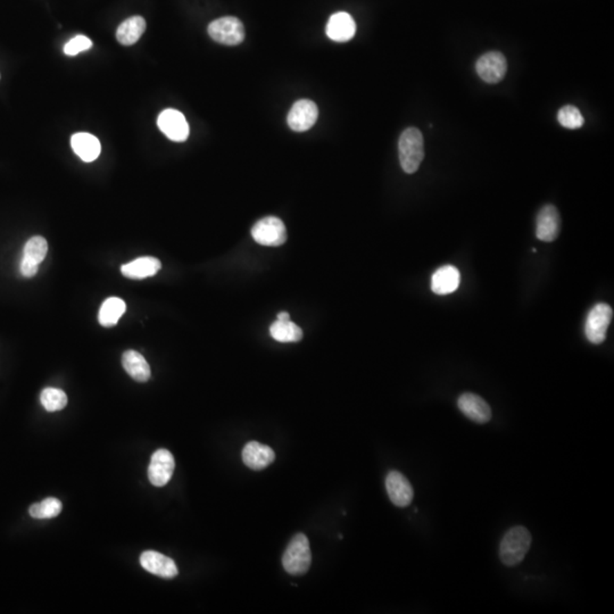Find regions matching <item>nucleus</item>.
<instances>
[{
    "instance_id": "29",
    "label": "nucleus",
    "mask_w": 614,
    "mask_h": 614,
    "mask_svg": "<svg viewBox=\"0 0 614 614\" xmlns=\"http://www.w3.org/2000/svg\"><path fill=\"white\" fill-rule=\"evenodd\" d=\"M277 320H280V321H287V320H290L289 313L280 312L279 314H278Z\"/></svg>"
},
{
    "instance_id": "24",
    "label": "nucleus",
    "mask_w": 614,
    "mask_h": 614,
    "mask_svg": "<svg viewBox=\"0 0 614 614\" xmlns=\"http://www.w3.org/2000/svg\"><path fill=\"white\" fill-rule=\"evenodd\" d=\"M48 253V244L44 237L36 236L29 239L23 249L22 262L39 267Z\"/></svg>"
},
{
    "instance_id": "14",
    "label": "nucleus",
    "mask_w": 614,
    "mask_h": 614,
    "mask_svg": "<svg viewBox=\"0 0 614 614\" xmlns=\"http://www.w3.org/2000/svg\"><path fill=\"white\" fill-rule=\"evenodd\" d=\"M536 237L545 242H552L559 237L561 219L557 207L553 205L544 206L538 213L536 221Z\"/></svg>"
},
{
    "instance_id": "18",
    "label": "nucleus",
    "mask_w": 614,
    "mask_h": 614,
    "mask_svg": "<svg viewBox=\"0 0 614 614\" xmlns=\"http://www.w3.org/2000/svg\"><path fill=\"white\" fill-rule=\"evenodd\" d=\"M161 261L158 258L145 256L124 264L121 267V272L128 279L140 280L153 277L161 270Z\"/></svg>"
},
{
    "instance_id": "3",
    "label": "nucleus",
    "mask_w": 614,
    "mask_h": 614,
    "mask_svg": "<svg viewBox=\"0 0 614 614\" xmlns=\"http://www.w3.org/2000/svg\"><path fill=\"white\" fill-rule=\"evenodd\" d=\"M312 563L309 541L304 534H296L288 544L282 557L283 568L293 576L307 573Z\"/></svg>"
},
{
    "instance_id": "1",
    "label": "nucleus",
    "mask_w": 614,
    "mask_h": 614,
    "mask_svg": "<svg viewBox=\"0 0 614 614\" xmlns=\"http://www.w3.org/2000/svg\"><path fill=\"white\" fill-rule=\"evenodd\" d=\"M530 545L531 534L527 528L522 526L510 528L499 544V559L504 566H518L527 555Z\"/></svg>"
},
{
    "instance_id": "17",
    "label": "nucleus",
    "mask_w": 614,
    "mask_h": 614,
    "mask_svg": "<svg viewBox=\"0 0 614 614\" xmlns=\"http://www.w3.org/2000/svg\"><path fill=\"white\" fill-rule=\"evenodd\" d=\"M460 281V271L453 265H445L432 274L431 290L437 295H448L459 288Z\"/></svg>"
},
{
    "instance_id": "27",
    "label": "nucleus",
    "mask_w": 614,
    "mask_h": 614,
    "mask_svg": "<svg viewBox=\"0 0 614 614\" xmlns=\"http://www.w3.org/2000/svg\"><path fill=\"white\" fill-rule=\"evenodd\" d=\"M557 119L559 124L564 126L566 129H579L584 126V116H582L580 111L573 105H566L563 106L557 113Z\"/></svg>"
},
{
    "instance_id": "19",
    "label": "nucleus",
    "mask_w": 614,
    "mask_h": 614,
    "mask_svg": "<svg viewBox=\"0 0 614 614\" xmlns=\"http://www.w3.org/2000/svg\"><path fill=\"white\" fill-rule=\"evenodd\" d=\"M71 146L75 154L87 163L97 160L102 151L99 140L87 132H79L72 135Z\"/></svg>"
},
{
    "instance_id": "20",
    "label": "nucleus",
    "mask_w": 614,
    "mask_h": 614,
    "mask_svg": "<svg viewBox=\"0 0 614 614\" xmlns=\"http://www.w3.org/2000/svg\"><path fill=\"white\" fill-rule=\"evenodd\" d=\"M122 365L126 373L137 383H146L151 378V367L142 354L126 351L122 355Z\"/></svg>"
},
{
    "instance_id": "10",
    "label": "nucleus",
    "mask_w": 614,
    "mask_h": 614,
    "mask_svg": "<svg viewBox=\"0 0 614 614\" xmlns=\"http://www.w3.org/2000/svg\"><path fill=\"white\" fill-rule=\"evenodd\" d=\"M476 70L481 80L487 84H497L508 71L506 58L502 52H487L477 61Z\"/></svg>"
},
{
    "instance_id": "21",
    "label": "nucleus",
    "mask_w": 614,
    "mask_h": 614,
    "mask_svg": "<svg viewBox=\"0 0 614 614\" xmlns=\"http://www.w3.org/2000/svg\"><path fill=\"white\" fill-rule=\"evenodd\" d=\"M146 21L142 17H132L119 24L116 39L123 46L135 45L145 32Z\"/></svg>"
},
{
    "instance_id": "13",
    "label": "nucleus",
    "mask_w": 614,
    "mask_h": 614,
    "mask_svg": "<svg viewBox=\"0 0 614 614\" xmlns=\"http://www.w3.org/2000/svg\"><path fill=\"white\" fill-rule=\"evenodd\" d=\"M387 494L396 506L406 508L411 504L414 492L406 477L399 471H390L386 477Z\"/></svg>"
},
{
    "instance_id": "9",
    "label": "nucleus",
    "mask_w": 614,
    "mask_h": 614,
    "mask_svg": "<svg viewBox=\"0 0 614 614\" xmlns=\"http://www.w3.org/2000/svg\"><path fill=\"white\" fill-rule=\"evenodd\" d=\"M157 126L172 142H186L189 137V124L182 113L177 110H165L160 114Z\"/></svg>"
},
{
    "instance_id": "22",
    "label": "nucleus",
    "mask_w": 614,
    "mask_h": 614,
    "mask_svg": "<svg viewBox=\"0 0 614 614\" xmlns=\"http://www.w3.org/2000/svg\"><path fill=\"white\" fill-rule=\"evenodd\" d=\"M126 302L119 297H110L102 304L98 321L103 327H113L126 312Z\"/></svg>"
},
{
    "instance_id": "7",
    "label": "nucleus",
    "mask_w": 614,
    "mask_h": 614,
    "mask_svg": "<svg viewBox=\"0 0 614 614\" xmlns=\"http://www.w3.org/2000/svg\"><path fill=\"white\" fill-rule=\"evenodd\" d=\"M175 461L170 450H156L151 457L148 466V479L156 487H163L173 476Z\"/></svg>"
},
{
    "instance_id": "4",
    "label": "nucleus",
    "mask_w": 614,
    "mask_h": 614,
    "mask_svg": "<svg viewBox=\"0 0 614 614\" xmlns=\"http://www.w3.org/2000/svg\"><path fill=\"white\" fill-rule=\"evenodd\" d=\"M251 237L262 246L278 247L286 242V225L277 216H267L253 225Z\"/></svg>"
},
{
    "instance_id": "23",
    "label": "nucleus",
    "mask_w": 614,
    "mask_h": 614,
    "mask_svg": "<svg viewBox=\"0 0 614 614\" xmlns=\"http://www.w3.org/2000/svg\"><path fill=\"white\" fill-rule=\"evenodd\" d=\"M270 334L274 339L280 343H297L302 340L303 330L290 320L274 322L270 327Z\"/></svg>"
},
{
    "instance_id": "2",
    "label": "nucleus",
    "mask_w": 614,
    "mask_h": 614,
    "mask_svg": "<svg viewBox=\"0 0 614 614\" xmlns=\"http://www.w3.org/2000/svg\"><path fill=\"white\" fill-rule=\"evenodd\" d=\"M399 154L401 166L405 173H414L425 157V142L421 131L416 128L404 130L399 137Z\"/></svg>"
},
{
    "instance_id": "12",
    "label": "nucleus",
    "mask_w": 614,
    "mask_h": 614,
    "mask_svg": "<svg viewBox=\"0 0 614 614\" xmlns=\"http://www.w3.org/2000/svg\"><path fill=\"white\" fill-rule=\"evenodd\" d=\"M140 564L146 571L161 578L173 579L179 573L177 564L173 559L155 550L144 552L140 555Z\"/></svg>"
},
{
    "instance_id": "5",
    "label": "nucleus",
    "mask_w": 614,
    "mask_h": 614,
    "mask_svg": "<svg viewBox=\"0 0 614 614\" xmlns=\"http://www.w3.org/2000/svg\"><path fill=\"white\" fill-rule=\"evenodd\" d=\"M613 318L612 307L604 303H599L589 311L586 318L585 335L592 344L599 345L605 340L608 327Z\"/></svg>"
},
{
    "instance_id": "15",
    "label": "nucleus",
    "mask_w": 614,
    "mask_h": 614,
    "mask_svg": "<svg viewBox=\"0 0 614 614\" xmlns=\"http://www.w3.org/2000/svg\"><path fill=\"white\" fill-rule=\"evenodd\" d=\"M276 460V453L270 446L258 441H249L242 450V461L249 469L261 471Z\"/></svg>"
},
{
    "instance_id": "16",
    "label": "nucleus",
    "mask_w": 614,
    "mask_h": 614,
    "mask_svg": "<svg viewBox=\"0 0 614 614\" xmlns=\"http://www.w3.org/2000/svg\"><path fill=\"white\" fill-rule=\"evenodd\" d=\"M325 32L334 41H349L356 33V24L349 14L338 12L329 19Z\"/></svg>"
},
{
    "instance_id": "25",
    "label": "nucleus",
    "mask_w": 614,
    "mask_h": 614,
    "mask_svg": "<svg viewBox=\"0 0 614 614\" xmlns=\"http://www.w3.org/2000/svg\"><path fill=\"white\" fill-rule=\"evenodd\" d=\"M61 508L63 505L59 499L49 497L42 502L31 505L29 513L35 519H52L61 515Z\"/></svg>"
},
{
    "instance_id": "26",
    "label": "nucleus",
    "mask_w": 614,
    "mask_h": 614,
    "mask_svg": "<svg viewBox=\"0 0 614 614\" xmlns=\"http://www.w3.org/2000/svg\"><path fill=\"white\" fill-rule=\"evenodd\" d=\"M40 402L46 411H61L68 404V396L63 390L57 388H46L40 395Z\"/></svg>"
},
{
    "instance_id": "28",
    "label": "nucleus",
    "mask_w": 614,
    "mask_h": 614,
    "mask_svg": "<svg viewBox=\"0 0 614 614\" xmlns=\"http://www.w3.org/2000/svg\"><path fill=\"white\" fill-rule=\"evenodd\" d=\"M93 47V41L86 36H77L65 45V55L75 56L79 52L88 50Z\"/></svg>"
},
{
    "instance_id": "11",
    "label": "nucleus",
    "mask_w": 614,
    "mask_h": 614,
    "mask_svg": "<svg viewBox=\"0 0 614 614\" xmlns=\"http://www.w3.org/2000/svg\"><path fill=\"white\" fill-rule=\"evenodd\" d=\"M460 411L476 423H487L492 419V409L485 399L472 392H464L457 399Z\"/></svg>"
},
{
    "instance_id": "6",
    "label": "nucleus",
    "mask_w": 614,
    "mask_h": 614,
    "mask_svg": "<svg viewBox=\"0 0 614 614\" xmlns=\"http://www.w3.org/2000/svg\"><path fill=\"white\" fill-rule=\"evenodd\" d=\"M209 35L214 41L225 46H237L244 39V28L240 19L233 17H221L211 22Z\"/></svg>"
},
{
    "instance_id": "8",
    "label": "nucleus",
    "mask_w": 614,
    "mask_h": 614,
    "mask_svg": "<svg viewBox=\"0 0 614 614\" xmlns=\"http://www.w3.org/2000/svg\"><path fill=\"white\" fill-rule=\"evenodd\" d=\"M318 110L312 100L300 99L294 104L287 116L290 129L304 132L311 129L318 119Z\"/></svg>"
}]
</instances>
